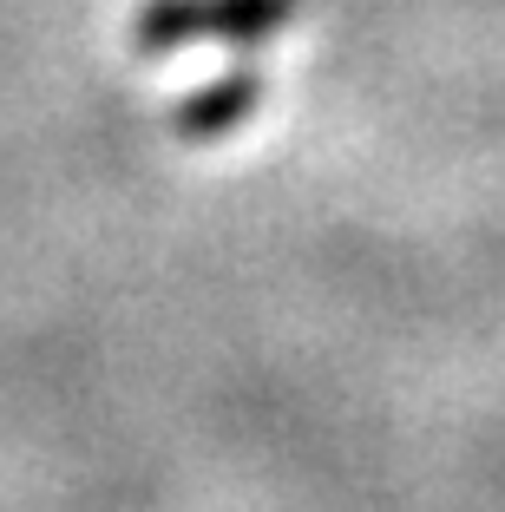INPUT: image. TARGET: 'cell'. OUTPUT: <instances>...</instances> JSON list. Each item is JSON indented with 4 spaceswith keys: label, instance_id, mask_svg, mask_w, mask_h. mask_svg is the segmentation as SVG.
Here are the masks:
<instances>
[{
    "label": "cell",
    "instance_id": "obj_1",
    "mask_svg": "<svg viewBox=\"0 0 505 512\" xmlns=\"http://www.w3.org/2000/svg\"><path fill=\"white\" fill-rule=\"evenodd\" d=\"M302 14V0H145L132 20L138 53L178 46H263Z\"/></svg>",
    "mask_w": 505,
    "mask_h": 512
},
{
    "label": "cell",
    "instance_id": "obj_2",
    "mask_svg": "<svg viewBox=\"0 0 505 512\" xmlns=\"http://www.w3.org/2000/svg\"><path fill=\"white\" fill-rule=\"evenodd\" d=\"M263 73H250V66H237V73H223L217 86L191 92L178 112H171V125H178L184 145H217V138H230L243 119H256V106H263Z\"/></svg>",
    "mask_w": 505,
    "mask_h": 512
}]
</instances>
